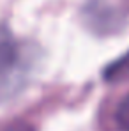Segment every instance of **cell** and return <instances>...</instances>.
Returning <instances> with one entry per match:
<instances>
[{
	"instance_id": "cell-1",
	"label": "cell",
	"mask_w": 129,
	"mask_h": 131,
	"mask_svg": "<svg viewBox=\"0 0 129 131\" xmlns=\"http://www.w3.org/2000/svg\"><path fill=\"white\" fill-rule=\"evenodd\" d=\"M18 55L20 50L14 36L7 27L0 25V76L14 67V64L18 62Z\"/></svg>"
},
{
	"instance_id": "cell-2",
	"label": "cell",
	"mask_w": 129,
	"mask_h": 131,
	"mask_svg": "<svg viewBox=\"0 0 129 131\" xmlns=\"http://www.w3.org/2000/svg\"><path fill=\"white\" fill-rule=\"evenodd\" d=\"M104 78L108 82H122L129 78V53H126L124 57L117 59L115 62L108 66L104 69Z\"/></svg>"
},
{
	"instance_id": "cell-3",
	"label": "cell",
	"mask_w": 129,
	"mask_h": 131,
	"mask_svg": "<svg viewBox=\"0 0 129 131\" xmlns=\"http://www.w3.org/2000/svg\"><path fill=\"white\" fill-rule=\"evenodd\" d=\"M113 119H115V126L119 131H129V94L119 103Z\"/></svg>"
},
{
	"instance_id": "cell-4",
	"label": "cell",
	"mask_w": 129,
	"mask_h": 131,
	"mask_svg": "<svg viewBox=\"0 0 129 131\" xmlns=\"http://www.w3.org/2000/svg\"><path fill=\"white\" fill-rule=\"evenodd\" d=\"M0 131H36V128L23 119H9L0 121Z\"/></svg>"
}]
</instances>
